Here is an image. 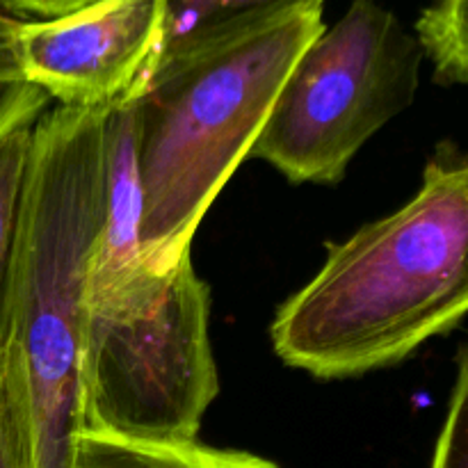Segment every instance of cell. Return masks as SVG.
<instances>
[{"label": "cell", "mask_w": 468, "mask_h": 468, "mask_svg": "<svg viewBox=\"0 0 468 468\" xmlns=\"http://www.w3.org/2000/svg\"><path fill=\"white\" fill-rule=\"evenodd\" d=\"M112 110H46L32 123L12 254L0 291V355L27 468H69L90 268L105 213Z\"/></svg>", "instance_id": "cell-1"}, {"label": "cell", "mask_w": 468, "mask_h": 468, "mask_svg": "<svg viewBox=\"0 0 468 468\" xmlns=\"http://www.w3.org/2000/svg\"><path fill=\"white\" fill-rule=\"evenodd\" d=\"M468 163L437 146L419 192L396 213L329 245L314 279L274 315L286 366L343 379L400 364L452 332L468 309Z\"/></svg>", "instance_id": "cell-2"}, {"label": "cell", "mask_w": 468, "mask_h": 468, "mask_svg": "<svg viewBox=\"0 0 468 468\" xmlns=\"http://www.w3.org/2000/svg\"><path fill=\"white\" fill-rule=\"evenodd\" d=\"M323 30V7H311L155 62L128 103L140 247L151 268L190 254L201 219L254 149L292 64Z\"/></svg>", "instance_id": "cell-3"}, {"label": "cell", "mask_w": 468, "mask_h": 468, "mask_svg": "<svg viewBox=\"0 0 468 468\" xmlns=\"http://www.w3.org/2000/svg\"><path fill=\"white\" fill-rule=\"evenodd\" d=\"M219 391L210 291L192 254L91 270L78 370L80 430L144 443L197 441Z\"/></svg>", "instance_id": "cell-4"}, {"label": "cell", "mask_w": 468, "mask_h": 468, "mask_svg": "<svg viewBox=\"0 0 468 468\" xmlns=\"http://www.w3.org/2000/svg\"><path fill=\"white\" fill-rule=\"evenodd\" d=\"M420 64L396 14L355 0L302 50L250 155L292 183H338L361 146L414 103Z\"/></svg>", "instance_id": "cell-5"}, {"label": "cell", "mask_w": 468, "mask_h": 468, "mask_svg": "<svg viewBox=\"0 0 468 468\" xmlns=\"http://www.w3.org/2000/svg\"><path fill=\"white\" fill-rule=\"evenodd\" d=\"M165 16L167 0H94L64 16L18 21L23 82L67 108H122L155 69Z\"/></svg>", "instance_id": "cell-6"}, {"label": "cell", "mask_w": 468, "mask_h": 468, "mask_svg": "<svg viewBox=\"0 0 468 468\" xmlns=\"http://www.w3.org/2000/svg\"><path fill=\"white\" fill-rule=\"evenodd\" d=\"M142 187L137 178L131 105L112 110L108 119L105 213L91 270H117L142 259Z\"/></svg>", "instance_id": "cell-7"}, {"label": "cell", "mask_w": 468, "mask_h": 468, "mask_svg": "<svg viewBox=\"0 0 468 468\" xmlns=\"http://www.w3.org/2000/svg\"><path fill=\"white\" fill-rule=\"evenodd\" d=\"M323 5L324 0H167L158 59Z\"/></svg>", "instance_id": "cell-8"}, {"label": "cell", "mask_w": 468, "mask_h": 468, "mask_svg": "<svg viewBox=\"0 0 468 468\" xmlns=\"http://www.w3.org/2000/svg\"><path fill=\"white\" fill-rule=\"evenodd\" d=\"M69 468H279L242 451L190 443H144L80 430Z\"/></svg>", "instance_id": "cell-9"}, {"label": "cell", "mask_w": 468, "mask_h": 468, "mask_svg": "<svg viewBox=\"0 0 468 468\" xmlns=\"http://www.w3.org/2000/svg\"><path fill=\"white\" fill-rule=\"evenodd\" d=\"M466 0H434L416 21V41L423 58L434 64L439 85H466L468 80V37Z\"/></svg>", "instance_id": "cell-10"}, {"label": "cell", "mask_w": 468, "mask_h": 468, "mask_svg": "<svg viewBox=\"0 0 468 468\" xmlns=\"http://www.w3.org/2000/svg\"><path fill=\"white\" fill-rule=\"evenodd\" d=\"M32 123L18 126L16 131L0 140V291H3L5 272H7L9 254H12L14 231H16L18 204H21L23 178H26L27 154H30Z\"/></svg>", "instance_id": "cell-11"}, {"label": "cell", "mask_w": 468, "mask_h": 468, "mask_svg": "<svg viewBox=\"0 0 468 468\" xmlns=\"http://www.w3.org/2000/svg\"><path fill=\"white\" fill-rule=\"evenodd\" d=\"M468 356L466 347L457 352V373L448 400L446 419L434 446L430 468H468Z\"/></svg>", "instance_id": "cell-12"}, {"label": "cell", "mask_w": 468, "mask_h": 468, "mask_svg": "<svg viewBox=\"0 0 468 468\" xmlns=\"http://www.w3.org/2000/svg\"><path fill=\"white\" fill-rule=\"evenodd\" d=\"M0 468H27L21 414L0 355Z\"/></svg>", "instance_id": "cell-13"}, {"label": "cell", "mask_w": 468, "mask_h": 468, "mask_svg": "<svg viewBox=\"0 0 468 468\" xmlns=\"http://www.w3.org/2000/svg\"><path fill=\"white\" fill-rule=\"evenodd\" d=\"M50 96L27 82L0 85V140L48 110Z\"/></svg>", "instance_id": "cell-14"}, {"label": "cell", "mask_w": 468, "mask_h": 468, "mask_svg": "<svg viewBox=\"0 0 468 468\" xmlns=\"http://www.w3.org/2000/svg\"><path fill=\"white\" fill-rule=\"evenodd\" d=\"M90 3L94 0H0V12L18 21H39V18L64 16Z\"/></svg>", "instance_id": "cell-15"}, {"label": "cell", "mask_w": 468, "mask_h": 468, "mask_svg": "<svg viewBox=\"0 0 468 468\" xmlns=\"http://www.w3.org/2000/svg\"><path fill=\"white\" fill-rule=\"evenodd\" d=\"M18 18L0 12V85L23 82L16 55Z\"/></svg>", "instance_id": "cell-16"}]
</instances>
